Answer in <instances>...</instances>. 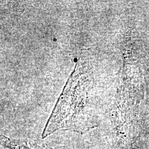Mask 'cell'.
<instances>
[{
	"label": "cell",
	"mask_w": 149,
	"mask_h": 149,
	"mask_svg": "<svg viewBox=\"0 0 149 149\" xmlns=\"http://www.w3.org/2000/svg\"><path fill=\"white\" fill-rule=\"evenodd\" d=\"M1 144L7 149H37L33 148L27 141L11 138L2 135L1 136Z\"/></svg>",
	"instance_id": "obj_1"
},
{
	"label": "cell",
	"mask_w": 149,
	"mask_h": 149,
	"mask_svg": "<svg viewBox=\"0 0 149 149\" xmlns=\"http://www.w3.org/2000/svg\"><path fill=\"white\" fill-rule=\"evenodd\" d=\"M54 41H56V39H54Z\"/></svg>",
	"instance_id": "obj_2"
}]
</instances>
